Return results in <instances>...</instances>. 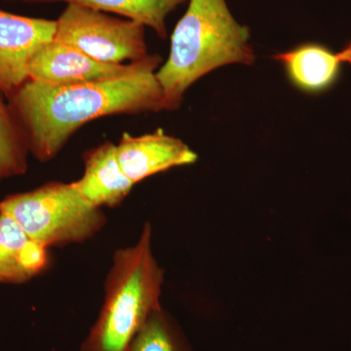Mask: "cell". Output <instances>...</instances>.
Returning a JSON list of instances; mask_svg holds the SVG:
<instances>
[{"mask_svg": "<svg viewBox=\"0 0 351 351\" xmlns=\"http://www.w3.org/2000/svg\"><path fill=\"white\" fill-rule=\"evenodd\" d=\"M154 55L127 64H106L71 46L52 40L32 56L27 76L29 80L48 85L100 82L135 73L147 66Z\"/></svg>", "mask_w": 351, "mask_h": 351, "instance_id": "cell-6", "label": "cell"}, {"mask_svg": "<svg viewBox=\"0 0 351 351\" xmlns=\"http://www.w3.org/2000/svg\"><path fill=\"white\" fill-rule=\"evenodd\" d=\"M272 58L283 64L295 87L306 93H322L338 82L343 64H351V43L339 52L322 44H302Z\"/></svg>", "mask_w": 351, "mask_h": 351, "instance_id": "cell-9", "label": "cell"}, {"mask_svg": "<svg viewBox=\"0 0 351 351\" xmlns=\"http://www.w3.org/2000/svg\"><path fill=\"white\" fill-rule=\"evenodd\" d=\"M29 154L10 106L0 91V181L24 175Z\"/></svg>", "mask_w": 351, "mask_h": 351, "instance_id": "cell-13", "label": "cell"}, {"mask_svg": "<svg viewBox=\"0 0 351 351\" xmlns=\"http://www.w3.org/2000/svg\"><path fill=\"white\" fill-rule=\"evenodd\" d=\"M162 58L129 75L69 85H48L27 80L7 98L29 154L40 162L52 160L80 127L114 114L165 110L156 78Z\"/></svg>", "mask_w": 351, "mask_h": 351, "instance_id": "cell-1", "label": "cell"}, {"mask_svg": "<svg viewBox=\"0 0 351 351\" xmlns=\"http://www.w3.org/2000/svg\"><path fill=\"white\" fill-rule=\"evenodd\" d=\"M117 152L122 170L135 184L152 175L197 160V154L188 145L160 129L138 137L124 133L117 145Z\"/></svg>", "mask_w": 351, "mask_h": 351, "instance_id": "cell-8", "label": "cell"}, {"mask_svg": "<svg viewBox=\"0 0 351 351\" xmlns=\"http://www.w3.org/2000/svg\"><path fill=\"white\" fill-rule=\"evenodd\" d=\"M48 263V248L0 212V284L29 282L45 271Z\"/></svg>", "mask_w": 351, "mask_h": 351, "instance_id": "cell-11", "label": "cell"}, {"mask_svg": "<svg viewBox=\"0 0 351 351\" xmlns=\"http://www.w3.org/2000/svg\"><path fill=\"white\" fill-rule=\"evenodd\" d=\"M27 3L66 2L105 13L117 14L151 27L161 39L167 38L166 18L189 0H23Z\"/></svg>", "mask_w": 351, "mask_h": 351, "instance_id": "cell-12", "label": "cell"}, {"mask_svg": "<svg viewBox=\"0 0 351 351\" xmlns=\"http://www.w3.org/2000/svg\"><path fill=\"white\" fill-rule=\"evenodd\" d=\"M83 176L73 184L95 207L119 206L130 195L135 184L120 166L117 145L107 141L89 149L83 156Z\"/></svg>", "mask_w": 351, "mask_h": 351, "instance_id": "cell-10", "label": "cell"}, {"mask_svg": "<svg viewBox=\"0 0 351 351\" xmlns=\"http://www.w3.org/2000/svg\"><path fill=\"white\" fill-rule=\"evenodd\" d=\"M127 351H191L177 323L157 309L136 334Z\"/></svg>", "mask_w": 351, "mask_h": 351, "instance_id": "cell-14", "label": "cell"}, {"mask_svg": "<svg viewBox=\"0 0 351 351\" xmlns=\"http://www.w3.org/2000/svg\"><path fill=\"white\" fill-rule=\"evenodd\" d=\"M56 21L25 17L0 9V91L8 98L27 80L32 56L51 43Z\"/></svg>", "mask_w": 351, "mask_h": 351, "instance_id": "cell-7", "label": "cell"}, {"mask_svg": "<svg viewBox=\"0 0 351 351\" xmlns=\"http://www.w3.org/2000/svg\"><path fill=\"white\" fill-rule=\"evenodd\" d=\"M145 25L101 11L68 4L56 20L53 40L106 64H126L147 55Z\"/></svg>", "mask_w": 351, "mask_h": 351, "instance_id": "cell-5", "label": "cell"}, {"mask_svg": "<svg viewBox=\"0 0 351 351\" xmlns=\"http://www.w3.org/2000/svg\"><path fill=\"white\" fill-rule=\"evenodd\" d=\"M0 212L46 248L82 243L107 223L101 208L88 202L73 182H49L0 200Z\"/></svg>", "mask_w": 351, "mask_h": 351, "instance_id": "cell-4", "label": "cell"}, {"mask_svg": "<svg viewBox=\"0 0 351 351\" xmlns=\"http://www.w3.org/2000/svg\"><path fill=\"white\" fill-rule=\"evenodd\" d=\"M249 40L248 27L233 18L226 0H189L171 36L169 57L156 73L165 110L179 108L189 88L215 69L255 63Z\"/></svg>", "mask_w": 351, "mask_h": 351, "instance_id": "cell-2", "label": "cell"}, {"mask_svg": "<svg viewBox=\"0 0 351 351\" xmlns=\"http://www.w3.org/2000/svg\"><path fill=\"white\" fill-rule=\"evenodd\" d=\"M164 271L152 249L145 223L136 244L114 252L105 282V299L80 351H127L136 334L161 308Z\"/></svg>", "mask_w": 351, "mask_h": 351, "instance_id": "cell-3", "label": "cell"}]
</instances>
